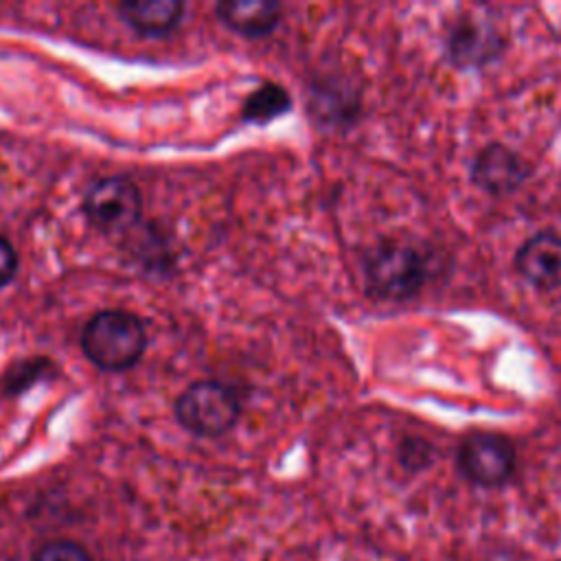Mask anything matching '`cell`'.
Listing matches in <instances>:
<instances>
[{
	"mask_svg": "<svg viewBox=\"0 0 561 561\" xmlns=\"http://www.w3.org/2000/svg\"><path fill=\"white\" fill-rule=\"evenodd\" d=\"M513 265L522 278L539 289L561 287V234L541 230L515 252Z\"/></svg>",
	"mask_w": 561,
	"mask_h": 561,
	"instance_id": "cell-8",
	"label": "cell"
},
{
	"mask_svg": "<svg viewBox=\"0 0 561 561\" xmlns=\"http://www.w3.org/2000/svg\"><path fill=\"white\" fill-rule=\"evenodd\" d=\"M215 11L226 28L250 39L270 35L283 18V4L276 0H228Z\"/></svg>",
	"mask_w": 561,
	"mask_h": 561,
	"instance_id": "cell-10",
	"label": "cell"
},
{
	"mask_svg": "<svg viewBox=\"0 0 561 561\" xmlns=\"http://www.w3.org/2000/svg\"><path fill=\"white\" fill-rule=\"evenodd\" d=\"M31 561H94L92 554L77 541L70 539H55L39 546Z\"/></svg>",
	"mask_w": 561,
	"mask_h": 561,
	"instance_id": "cell-14",
	"label": "cell"
},
{
	"mask_svg": "<svg viewBox=\"0 0 561 561\" xmlns=\"http://www.w3.org/2000/svg\"><path fill=\"white\" fill-rule=\"evenodd\" d=\"M366 294L379 300H410L430 280V256L399 239H381L362 254Z\"/></svg>",
	"mask_w": 561,
	"mask_h": 561,
	"instance_id": "cell-1",
	"label": "cell"
},
{
	"mask_svg": "<svg viewBox=\"0 0 561 561\" xmlns=\"http://www.w3.org/2000/svg\"><path fill=\"white\" fill-rule=\"evenodd\" d=\"M15 270H18V254L11 241L0 234V287L11 283V278L15 276Z\"/></svg>",
	"mask_w": 561,
	"mask_h": 561,
	"instance_id": "cell-15",
	"label": "cell"
},
{
	"mask_svg": "<svg viewBox=\"0 0 561 561\" xmlns=\"http://www.w3.org/2000/svg\"><path fill=\"white\" fill-rule=\"evenodd\" d=\"M175 419L178 423L195 436H221L230 432L241 416L239 394L215 379L193 381L175 399Z\"/></svg>",
	"mask_w": 561,
	"mask_h": 561,
	"instance_id": "cell-3",
	"label": "cell"
},
{
	"mask_svg": "<svg viewBox=\"0 0 561 561\" xmlns=\"http://www.w3.org/2000/svg\"><path fill=\"white\" fill-rule=\"evenodd\" d=\"M83 210L99 230L121 232L140 219L142 197L129 178L110 175L88 188Z\"/></svg>",
	"mask_w": 561,
	"mask_h": 561,
	"instance_id": "cell-6",
	"label": "cell"
},
{
	"mask_svg": "<svg viewBox=\"0 0 561 561\" xmlns=\"http://www.w3.org/2000/svg\"><path fill=\"white\" fill-rule=\"evenodd\" d=\"M515 447L506 436L493 432H471L458 447L462 476L478 486H502L515 473Z\"/></svg>",
	"mask_w": 561,
	"mask_h": 561,
	"instance_id": "cell-5",
	"label": "cell"
},
{
	"mask_svg": "<svg viewBox=\"0 0 561 561\" xmlns=\"http://www.w3.org/2000/svg\"><path fill=\"white\" fill-rule=\"evenodd\" d=\"M147 333L138 316L123 309L96 311L81 331L85 357L107 373L131 368L145 353Z\"/></svg>",
	"mask_w": 561,
	"mask_h": 561,
	"instance_id": "cell-2",
	"label": "cell"
},
{
	"mask_svg": "<svg viewBox=\"0 0 561 561\" xmlns=\"http://www.w3.org/2000/svg\"><path fill=\"white\" fill-rule=\"evenodd\" d=\"M506 37L500 28L478 15L462 13L451 20L445 33V57L454 68L478 70L502 57Z\"/></svg>",
	"mask_w": 561,
	"mask_h": 561,
	"instance_id": "cell-4",
	"label": "cell"
},
{
	"mask_svg": "<svg viewBox=\"0 0 561 561\" xmlns=\"http://www.w3.org/2000/svg\"><path fill=\"white\" fill-rule=\"evenodd\" d=\"M50 370V362L44 359V357H31V359H24L15 366H11L2 379V390L7 394H20L24 390H28L37 379H42L46 373Z\"/></svg>",
	"mask_w": 561,
	"mask_h": 561,
	"instance_id": "cell-13",
	"label": "cell"
},
{
	"mask_svg": "<svg viewBox=\"0 0 561 561\" xmlns=\"http://www.w3.org/2000/svg\"><path fill=\"white\" fill-rule=\"evenodd\" d=\"M530 164L502 142L484 145L471 164V182L489 195H511L530 178Z\"/></svg>",
	"mask_w": 561,
	"mask_h": 561,
	"instance_id": "cell-7",
	"label": "cell"
},
{
	"mask_svg": "<svg viewBox=\"0 0 561 561\" xmlns=\"http://www.w3.org/2000/svg\"><path fill=\"white\" fill-rule=\"evenodd\" d=\"M121 18L142 35H162L178 26L184 13L180 0H125L118 7Z\"/></svg>",
	"mask_w": 561,
	"mask_h": 561,
	"instance_id": "cell-11",
	"label": "cell"
},
{
	"mask_svg": "<svg viewBox=\"0 0 561 561\" xmlns=\"http://www.w3.org/2000/svg\"><path fill=\"white\" fill-rule=\"evenodd\" d=\"M291 110V94L280 85L265 81L256 90H252L241 107V118L254 125H267L274 118L287 114Z\"/></svg>",
	"mask_w": 561,
	"mask_h": 561,
	"instance_id": "cell-12",
	"label": "cell"
},
{
	"mask_svg": "<svg viewBox=\"0 0 561 561\" xmlns=\"http://www.w3.org/2000/svg\"><path fill=\"white\" fill-rule=\"evenodd\" d=\"M309 112L311 116L327 127L353 125L362 107V94L357 88L348 85L344 79H320L309 88Z\"/></svg>",
	"mask_w": 561,
	"mask_h": 561,
	"instance_id": "cell-9",
	"label": "cell"
}]
</instances>
